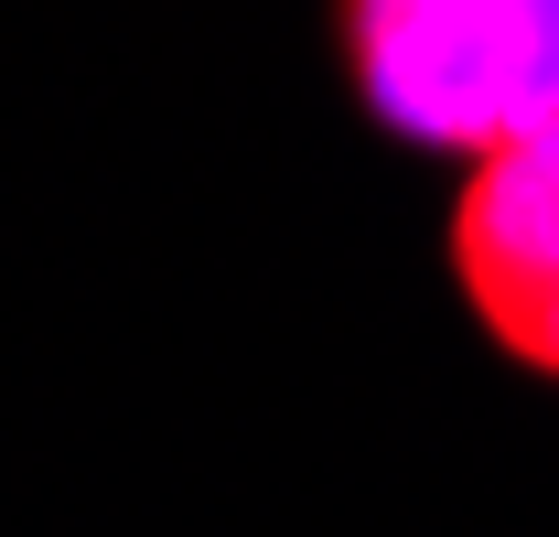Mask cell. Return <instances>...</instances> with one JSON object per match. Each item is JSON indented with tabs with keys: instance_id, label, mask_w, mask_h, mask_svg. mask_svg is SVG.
I'll list each match as a JSON object with an SVG mask.
<instances>
[{
	"instance_id": "cell-1",
	"label": "cell",
	"mask_w": 559,
	"mask_h": 537,
	"mask_svg": "<svg viewBox=\"0 0 559 537\" xmlns=\"http://www.w3.org/2000/svg\"><path fill=\"white\" fill-rule=\"evenodd\" d=\"M345 65L399 140L495 162L559 119V0H345Z\"/></svg>"
},
{
	"instance_id": "cell-2",
	"label": "cell",
	"mask_w": 559,
	"mask_h": 537,
	"mask_svg": "<svg viewBox=\"0 0 559 537\" xmlns=\"http://www.w3.org/2000/svg\"><path fill=\"white\" fill-rule=\"evenodd\" d=\"M452 268H463L485 334L516 366L559 377V119L474 162V183L452 204Z\"/></svg>"
}]
</instances>
